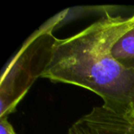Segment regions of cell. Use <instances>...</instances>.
Returning <instances> with one entry per match:
<instances>
[{
    "mask_svg": "<svg viewBox=\"0 0 134 134\" xmlns=\"http://www.w3.org/2000/svg\"><path fill=\"white\" fill-rule=\"evenodd\" d=\"M134 22L105 13L79 33L58 39L41 77L75 85L101 97L104 106L123 115L134 111V71L122 67L111 56L116 39Z\"/></svg>",
    "mask_w": 134,
    "mask_h": 134,
    "instance_id": "cell-1",
    "label": "cell"
},
{
    "mask_svg": "<svg viewBox=\"0 0 134 134\" xmlns=\"http://www.w3.org/2000/svg\"><path fill=\"white\" fill-rule=\"evenodd\" d=\"M60 12L35 31L3 70L0 85V118L12 113L34 81L47 67L57 41L53 29L66 15Z\"/></svg>",
    "mask_w": 134,
    "mask_h": 134,
    "instance_id": "cell-2",
    "label": "cell"
},
{
    "mask_svg": "<svg viewBox=\"0 0 134 134\" xmlns=\"http://www.w3.org/2000/svg\"><path fill=\"white\" fill-rule=\"evenodd\" d=\"M67 134H134V116L117 113L104 105L94 107L77 120Z\"/></svg>",
    "mask_w": 134,
    "mask_h": 134,
    "instance_id": "cell-3",
    "label": "cell"
},
{
    "mask_svg": "<svg viewBox=\"0 0 134 134\" xmlns=\"http://www.w3.org/2000/svg\"><path fill=\"white\" fill-rule=\"evenodd\" d=\"M111 53L122 67L134 71V22L113 43Z\"/></svg>",
    "mask_w": 134,
    "mask_h": 134,
    "instance_id": "cell-4",
    "label": "cell"
},
{
    "mask_svg": "<svg viewBox=\"0 0 134 134\" xmlns=\"http://www.w3.org/2000/svg\"><path fill=\"white\" fill-rule=\"evenodd\" d=\"M0 134H16L13 126L9 122L6 117L0 118Z\"/></svg>",
    "mask_w": 134,
    "mask_h": 134,
    "instance_id": "cell-5",
    "label": "cell"
},
{
    "mask_svg": "<svg viewBox=\"0 0 134 134\" xmlns=\"http://www.w3.org/2000/svg\"><path fill=\"white\" fill-rule=\"evenodd\" d=\"M133 116H134V111H133Z\"/></svg>",
    "mask_w": 134,
    "mask_h": 134,
    "instance_id": "cell-6",
    "label": "cell"
}]
</instances>
